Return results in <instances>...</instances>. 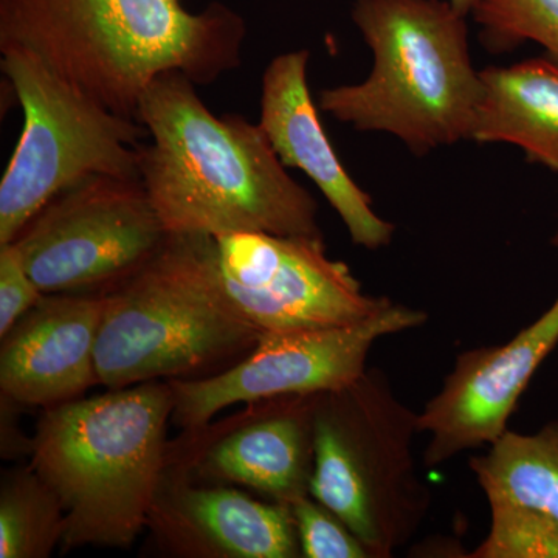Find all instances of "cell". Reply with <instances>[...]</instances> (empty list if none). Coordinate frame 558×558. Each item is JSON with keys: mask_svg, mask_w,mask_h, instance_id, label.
Masks as SVG:
<instances>
[{"mask_svg": "<svg viewBox=\"0 0 558 558\" xmlns=\"http://www.w3.org/2000/svg\"><path fill=\"white\" fill-rule=\"evenodd\" d=\"M304 558H371L351 529L328 508L312 498H300L292 506Z\"/></svg>", "mask_w": 558, "mask_h": 558, "instance_id": "21", "label": "cell"}, {"mask_svg": "<svg viewBox=\"0 0 558 558\" xmlns=\"http://www.w3.org/2000/svg\"><path fill=\"white\" fill-rule=\"evenodd\" d=\"M557 344L558 299L508 343L461 352L438 395L418 413V433L429 435L425 468H440L462 451L497 442L535 371Z\"/></svg>", "mask_w": 558, "mask_h": 558, "instance_id": "12", "label": "cell"}, {"mask_svg": "<svg viewBox=\"0 0 558 558\" xmlns=\"http://www.w3.org/2000/svg\"><path fill=\"white\" fill-rule=\"evenodd\" d=\"M469 465L487 501L520 502L558 521V418L532 435L508 429Z\"/></svg>", "mask_w": 558, "mask_h": 558, "instance_id": "17", "label": "cell"}, {"mask_svg": "<svg viewBox=\"0 0 558 558\" xmlns=\"http://www.w3.org/2000/svg\"><path fill=\"white\" fill-rule=\"evenodd\" d=\"M317 398L258 400L234 416L183 429L168 442L167 470L199 483L252 488L292 506L311 495Z\"/></svg>", "mask_w": 558, "mask_h": 558, "instance_id": "11", "label": "cell"}, {"mask_svg": "<svg viewBox=\"0 0 558 558\" xmlns=\"http://www.w3.org/2000/svg\"><path fill=\"white\" fill-rule=\"evenodd\" d=\"M427 319L424 311L389 301L352 325L264 332L229 369L204 379L168 380L174 395L172 418L183 429L199 428L236 403L347 388L368 369L377 340L418 328Z\"/></svg>", "mask_w": 558, "mask_h": 558, "instance_id": "9", "label": "cell"}, {"mask_svg": "<svg viewBox=\"0 0 558 558\" xmlns=\"http://www.w3.org/2000/svg\"><path fill=\"white\" fill-rule=\"evenodd\" d=\"M196 86L182 73H163L138 102L149 138L140 146V180L168 234L323 238L317 201L259 124L216 116Z\"/></svg>", "mask_w": 558, "mask_h": 558, "instance_id": "1", "label": "cell"}, {"mask_svg": "<svg viewBox=\"0 0 558 558\" xmlns=\"http://www.w3.org/2000/svg\"><path fill=\"white\" fill-rule=\"evenodd\" d=\"M472 16L488 50L499 53L534 40L558 61V0H483Z\"/></svg>", "mask_w": 558, "mask_h": 558, "instance_id": "19", "label": "cell"}, {"mask_svg": "<svg viewBox=\"0 0 558 558\" xmlns=\"http://www.w3.org/2000/svg\"><path fill=\"white\" fill-rule=\"evenodd\" d=\"M13 244L0 245V337L43 300Z\"/></svg>", "mask_w": 558, "mask_h": 558, "instance_id": "22", "label": "cell"}, {"mask_svg": "<svg viewBox=\"0 0 558 558\" xmlns=\"http://www.w3.org/2000/svg\"><path fill=\"white\" fill-rule=\"evenodd\" d=\"M174 395L167 381L109 389L44 411L32 469L60 498L62 549L124 548L148 527L165 469Z\"/></svg>", "mask_w": 558, "mask_h": 558, "instance_id": "3", "label": "cell"}, {"mask_svg": "<svg viewBox=\"0 0 558 558\" xmlns=\"http://www.w3.org/2000/svg\"><path fill=\"white\" fill-rule=\"evenodd\" d=\"M490 529L470 558H558V521L520 502L490 499Z\"/></svg>", "mask_w": 558, "mask_h": 558, "instance_id": "20", "label": "cell"}, {"mask_svg": "<svg viewBox=\"0 0 558 558\" xmlns=\"http://www.w3.org/2000/svg\"><path fill=\"white\" fill-rule=\"evenodd\" d=\"M171 2H179V0H171Z\"/></svg>", "mask_w": 558, "mask_h": 558, "instance_id": "25", "label": "cell"}, {"mask_svg": "<svg viewBox=\"0 0 558 558\" xmlns=\"http://www.w3.org/2000/svg\"><path fill=\"white\" fill-rule=\"evenodd\" d=\"M148 527L175 557L299 558L292 508L263 502L229 484L199 483L165 469Z\"/></svg>", "mask_w": 558, "mask_h": 558, "instance_id": "13", "label": "cell"}, {"mask_svg": "<svg viewBox=\"0 0 558 558\" xmlns=\"http://www.w3.org/2000/svg\"><path fill=\"white\" fill-rule=\"evenodd\" d=\"M0 69L24 126L0 182V245L16 240L51 199L92 175L140 179L143 124L112 112L21 47H2Z\"/></svg>", "mask_w": 558, "mask_h": 558, "instance_id": "7", "label": "cell"}, {"mask_svg": "<svg viewBox=\"0 0 558 558\" xmlns=\"http://www.w3.org/2000/svg\"><path fill=\"white\" fill-rule=\"evenodd\" d=\"M481 80L472 140L519 146L527 160L558 171V64L537 58L487 68Z\"/></svg>", "mask_w": 558, "mask_h": 558, "instance_id": "16", "label": "cell"}, {"mask_svg": "<svg viewBox=\"0 0 558 558\" xmlns=\"http://www.w3.org/2000/svg\"><path fill=\"white\" fill-rule=\"evenodd\" d=\"M550 242H553L554 247L558 248V227H557V231H556V233H554L553 240H550Z\"/></svg>", "mask_w": 558, "mask_h": 558, "instance_id": "24", "label": "cell"}, {"mask_svg": "<svg viewBox=\"0 0 558 558\" xmlns=\"http://www.w3.org/2000/svg\"><path fill=\"white\" fill-rule=\"evenodd\" d=\"M102 293L95 366L109 389L185 379L248 354L263 337L227 293L215 238L170 236L146 266Z\"/></svg>", "mask_w": 558, "mask_h": 558, "instance_id": "5", "label": "cell"}, {"mask_svg": "<svg viewBox=\"0 0 558 558\" xmlns=\"http://www.w3.org/2000/svg\"><path fill=\"white\" fill-rule=\"evenodd\" d=\"M449 2L459 13L464 14V16H472L473 11L483 0H449Z\"/></svg>", "mask_w": 558, "mask_h": 558, "instance_id": "23", "label": "cell"}, {"mask_svg": "<svg viewBox=\"0 0 558 558\" xmlns=\"http://www.w3.org/2000/svg\"><path fill=\"white\" fill-rule=\"evenodd\" d=\"M416 435L418 414L379 368L318 395L310 494L351 529L371 558L395 556L432 508V488L414 461Z\"/></svg>", "mask_w": 558, "mask_h": 558, "instance_id": "6", "label": "cell"}, {"mask_svg": "<svg viewBox=\"0 0 558 558\" xmlns=\"http://www.w3.org/2000/svg\"><path fill=\"white\" fill-rule=\"evenodd\" d=\"M216 250L227 293L263 333L352 325L391 301L366 295L323 238L233 233Z\"/></svg>", "mask_w": 558, "mask_h": 558, "instance_id": "10", "label": "cell"}, {"mask_svg": "<svg viewBox=\"0 0 558 558\" xmlns=\"http://www.w3.org/2000/svg\"><path fill=\"white\" fill-rule=\"evenodd\" d=\"M310 50L278 54L263 75L259 126L279 161L304 172L343 220L352 242L379 250L391 244L395 223L380 218L373 199L349 175L326 134L311 94Z\"/></svg>", "mask_w": 558, "mask_h": 558, "instance_id": "14", "label": "cell"}, {"mask_svg": "<svg viewBox=\"0 0 558 558\" xmlns=\"http://www.w3.org/2000/svg\"><path fill=\"white\" fill-rule=\"evenodd\" d=\"M65 535L60 498L32 468L3 475L0 558H47Z\"/></svg>", "mask_w": 558, "mask_h": 558, "instance_id": "18", "label": "cell"}, {"mask_svg": "<svg viewBox=\"0 0 558 558\" xmlns=\"http://www.w3.org/2000/svg\"><path fill=\"white\" fill-rule=\"evenodd\" d=\"M351 20L373 69L362 83L319 92L323 112L355 131L395 135L416 156L472 140L483 80L468 16L449 0H354Z\"/></svg>", "mask_w": 558, "mask_h": 558, "instance_id": "4", "label": "cell"}, {"mask_svg": "<svg viewBox=\"0 0 558 558\" xmlns=\"http://www.w3.org/2000/svg\"><path fill=\"white\" fill-rule=\"evenodd\" d=\"M245 38L244 17L220 2L190 11L171 0H0V49L32 51L92 100L134 120L157 76L216 83L241 68Z\"/></svg>", "mask_w": 558, "mask_h": 558, "instance_id": "2", "label": "cell"}, {"mask_svg": "<svg viewBox=\"0 0 558 558\" xmlns=\"http://www.w3.org/2000/svg\"><path fill=\"white\" fill-rule=\"evenodd\" d=\"M168 240L142 180L92 175L40 208L10 244L40 292L53 295L108 292Z\"/></svg>", "mask_w": 558, "mask_h": 558, "instance_id": "8", "label": "cell"}, {"mask_svg": "<svg viewBox=\"0 0 558 558\" xmlns=\"http://www.w3.org/2000/svg\"><path fill=\"white\" fill-rule=\"evenodd\" d=\"M105 293H53L0 337V389L11 403L61 405L98 385Z\"/></svg>", "mask_w": 558, "mask_h": 558, "instance_id": "15", "label": "cell"}]
</instances>
